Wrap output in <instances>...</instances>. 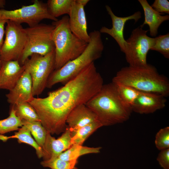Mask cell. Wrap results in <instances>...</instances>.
Returning <instances> with one entry per match:
<instances>
[{
  "label": "cell",
  "mask_w": 169,
  "mask_h": 169,
  "mask_svg": "<svg viewBox=\"0 0 169 169\" xmlns=\"http://www.w3.org/2000/svg\"><path fill=\"white\" fill-rule=\"evenodd\" d=\"M103 80L93 62L76 77L44 98L34 97L28 103L42 125L51 134H59L67 128V118L76 106L85 104L101 88Z\"/></svg>",
  "instance_id": "cell-1"
},
{
  "label": "cell",
  "mask_w": 169,
  "mask_h": 169,
  "mask_svg": "<svg viewBox=\"0 0 169 169\" xmlns=\"http://www.w3.org/2000/svg\"><path fill=\"white\" fill-rule=\"evenodd\" d=\"M85 105L95 114L103 126L123 123L129 119L132 112L112 82L104 84Z\"/></svg>",
  "instance_id": "cell-2"
},
{
  "label": "cell",
  "mask_w": 169,
  "mask_h": 169,
  "mask_svg": "<svg viewBox=\"0 0 169 169\" xmlns=\"http://www.w3.org/2000/svg\"><path fill=\"white\" fill-rule=\"evenodd\" d=\"M112 82L132 87L139 91L152 93L165 97L169 95V81L160 74L155 67L129 66L123 67L113 78Z\"/></svg>",
  "instance_id": "cell-3"
},
{
  "label": "cell",
  "mask_w": 169,
  "mask_h": 169,
  "mask_svg": "<svg viewBox=\"0 0 169 169\" xmlns=\"http://www.w3.org/2000/svg\"><path fill=\"white\" fill-rule=\"evenodd\" d=\"M101 33L94 30L89 33L90 39L87 47L79 56L54 70L48 79L46 87L51 88L56 84H64L76 77L84 68L101 56L104 46Z\"/></svg>",
  "instance_id": "cell-4"
},
{
  "label": "cell",
  "mask_w": 169,
  "mask_h": 169,
  "mask_svg": "<svg viewBox=\"0 0 169 169\" xmlns=\"http://www.w3.org/2000/svg\"><path fill=\"white\" fill-rule=\"evenodd\" d=\"M52 24L54 27L52 38L55 47L54 70H56L79 56L88 43L72 33L69 27V16H63Z\"/></svg>",
  "instance_id": "cell-5"
},
{
  "label": "cell",
  "mask_w": 169,
  "mask_h": 169,
  "mask_svg": "<svg viewBox=\"0 0 169 169\" xmlns=\"http://www.w3.org/2000/svg\"><path fill=\"white\" fill-rule=\"evenodd\" d=\"M53 24L38 23L24 28L26 43L19 62L23 65L33 54L45 55L55 49L52 35L54 28Z\"/></svg>",
  "instance_id": "cell-6"
},
{
  "label": "cell",
  "mask_w": 169,
  "mask_h": 169,
  "mask_svg": "<svg viewBox=\"0 0 169 169\" xmlns=\"http://www.w3.org/2000/svg\"><path fill=\"white\" fill-rule=\"evenodd\" d=\"M55 64L54 50L44 56L33 54L25 62L24 65L32 80L33 96L40 95L46 87L49 78L55 69Z\"/></svg>",
  "instance_id": "cell-7"
},
{
  "label": "cell",
  "mask_w": 169,
  "mask_h": 169,
  "mask_svg": "<svg viewBox=\"0 0 169 169\" xmlns=\"http://www.w3.org/2000/svg\"><path fill=\"white\" fill-rule=\"evenodd\" d=\"M44 19L53 22L58 20L50 14L47 4L38 0H34L31 5L13 10L0 9V20H10L20 24L25 23L29 27L39 23Z\"/></svg>",
  "instance_id": "cell-8"
},
{
  "label": "cell",
  "mask_w": 169,
  "mask_h": 169,
  "mask_svg": "<svg viewBox=\"0 0 169 169\" xmlns=\"http://www.w3.org/2000/svg\"><path fill=\"white\" fill-rule=\"evenodd\" d=\"M148 31L140 26L134 29L126 40L127 46L124 53L129 66H143L147 64V55L155 43V38L147 35Z\"/></svg>",
  "instance_id": "cell-9"
},
{
  "label": "cell",
  "mask_w": 169,
  "mask_h": 169,
  "mask_svg": "<svg viewBox=\"0 0 169 169\" xmlns=\"http://www.w3.org/2000/svg\"><path fill=\"white\" fill-rule=\"evenodd\" d=\"M5 29V38L0 49L2 61H18L25 48L26 36L21 24L8 20Z\"/></svg>",
  "instance_id": "cell-10"
},
{
  "label": "cell",
  "mask_w": 169,
  "mask_h": 169,
  "mask_svg": "<svg viewBox=\"0 0 169 169\" xmlns=\"http://www.w3.org/2000/svg\"><path fill=\"white\" fill-rule=\"evenodd\" d=\"M105 8L111 17L112 27L109 28L105 26L102 27L99 31L101 33L107 34L111 36L118 44L121 51L124 53L127 46V43L124 36L125 24L128 21L130 20H134L135 23L137 22L141 17V13L138 11L128 16L120 17L114 14L109 6L106 5Z\"/></svg>",
  "instance_id": "cell-11"
},
{
  "label": "cell",
  "mask_w": 169,
  "mask_h": 169,
  "mask_svg": "<svg viewBox=\"0 0 169 169\" xmlns=\"http://www.w3.org/2000/svg\"><path fill=\"white\" fill-rule=\"evenodd\" d=\"M32 87L31 75L26 68L14 87L6 95L8 102L12 105L21 102H29L34 97Z\"/></svg>",
  "instance_id": "cell-12"
},
{
  "label": "cell",
  "mask_w": 169,
  "mask_h": 169,
  "mask_svg": "<svg viewBox=\"0 0 169 169\" xmlns=\"http://www.w3.org/2000/svg\"><path fill=\"white\" fill-rule=\"evenodd\" d=\"M166 99L156 94L141 92L131 108L132 111L140 114H149L164 108Z\"/></svg>",
  "instance_id": "cell-13"
},
{
  "label": "cell",
  "mask_w": 169,
  "mask_h": 169,
  "mask_svg": "<svg viewBox=\"0 0 169 169\" xmlns=\"http://www.w3.org/2000/svg\"><path fill=\"white\" fill-rule=\"evenodd\" d=\"M69 25L72 33L77 37L88 43L90 37L87 32V24L84 7L75 0L69 14Z\"/></svg>",
  "instance_id": "cell-14"
},
{
  "label": "cell",
  "mask_w": 169,
  "mask_h": 169,
  "mask_svg": "<svg viewBox=\"0 0 169 169\" xmlns=\"http://www.w3.org/2000/svg\"><path fill=\"white\" fill-rule=\"evenodd\" d=\"M71 139V132L68 127L57 139L47 132L43 149L44 160L57 157L64 151L69 148L72 145Z\"/></svg>",
  "instance_id": "cell-15"
},
{
  "label": "cell",
  "mask_w": 169,
  "mask_h": 169,
  "mask_svg": "<svg viewBox=\"0 0 169 169\" xmlns=\"http://www.w3.org/2000/svg\"><path fill=\"white\" fill-rule=\"evenodd\" d=\"M26 68L18 61H2L0 70V89L12 90Z\"/></svg>",
  "instance_id": "cell-16"
},
{
  "label": "cell",
  "mask_w": 169,
  "mask_h": 169,
  "mask_svg": "<svg viewBox=\"0 0 169 169\" xmlns=\"http://www.w3.org/2000/svg\"><path fill=\"white\" fill-rule=\"evenodd\" d=\"M97 120H99L95 114L85 104H82L72 110L67 118L66 123L72 132Z\"/></svg>",
  "instance_id": "cell-17"
},
{
  "label": "cell",
  "mask_w": 169,
  "mask_h": 169,
  "mask_svg": "<svg viewBox=\"0 0 169 169\" xmlns=\"http://www.w3.org/2000/svg\"><path fill=\"white\" fill-rule=\"evenodd\" d=\"M138 1L143 8L145 17L144 23L140 27L143 28L145 25H147L149 28L150 35L156 37L159 27L163 22L169 19V16L161 15L155 11L146 0Z\"/></svg>",
  "instance_id": "cell-18"
},
{
  "label": "cell",
  "mask_w": 169,
  "mask_h": 169,
  "mask_svg": "<svg viewBox=\"0 0 169 169\" xmlns=\"http://www.w3.org/2000/svg\"><path fill=\"white\" fill-rule=\"evenodd\" d=\"M101 147H90L82 145H73L68 149L61 153L58 157L65 161L77 160L80 156L89 153L100 152Z\"/></svg>",
  "instance_id": "cell-19"
},
{
  "label": "cell",
  "mask_w": 169,
  "mask_h": 169,
  "mask_svg": "<svg viewBox=\"0 0 169 169\" xmlns=\"http://www.w3.org/2000/svg\"><path fill=\"white\" fill-rule=\"evenodd\" d=\"M103 126L99 120H97L86 125L71 132L72 145H82L84 142L93 133Z\"/></svg>",
  "instance_id": "cell-20"
},
{
  "label": "cell",
  "mask_w": 169,
  "mask_h": 169,
  "mask_svg": "<svg viewBox=\"0 0 169 169\" xmlns=\"http://www.w3.org/2000/svg\"><path fill=\"white\" fill-rule=\"evenodd\" d=\"M75 0H49L46 3L50 14L57 18L64 14H69Z\"/></svg>",
  "instance_id": "cell-21"
},
{
  "label": "cell",
  "mask_w": 169,
  "mask_h": 169,
  "mask_svg": "<svg viewBox=\"0 0 169 169\" xmlns=\"http://www.w3.org/2000/svg\"><path fill=\"white\" fill-rule=\"evenodd\" d=\"M22 120L23 125L25 126L30 131L35 141L43 150L47 132L40 121L24 120Z\"/></svg>",
  "instance_id": "cell-22"
},
{
  "label": "cell",
  "mask_w": 169,
  "mask_h": 169,
  "mask_svg": "<svg viewBox=\"0 0 169 169\" xmlns=\"http://www.w3.org/2000/svg\"><path fill=\"white\" fill-rule=\"evenodd\" d=\"M11 136V138H17L19 143H25L31 146L36 150L38 157H43L44 153L42 148L32 137L30 131L25 126L23 125L14 135Z\"/></svg>",
  "instance_id": "cell-23"
},
{
  "label": "cell",
  "mask_w": 169,
  "mask_h": 169,
  "mask_svg": "<svg viewBox=\"0 0 169 169\" xmlns=\"http://www.w3.org/2000/svg\"><path fill=\"white\" fill-rule=\"evenodd\" d=\"M23 125L22 120L16 114V111L12 105L9 116L7 118L0 120V135L19 130Z\"/></svg>",
  "instance_id": "cell-24"
},
{
  "label": "cell",
  "mask_w": 169,
  "mask_h": 169,
  "mask_svg": "<svg viewBox=\"0 0 169 169\" xmlns=\"http://www.w3.org/2000/svg\"><path fill=\"white\" fill-rule=\"evenodd\" d=\"M12 105L15 110L16 115L22 120L40 121L36 111L28 102H21Z\"/></svg>",
  "instance_id": "cell-25"
},
{
  "label": "cell",
  "mask_w": 169,
  "mask_h": 169,
  "mask_svg": "<svg viewBox=\"0 0 169 169\" xmlns=\"http://www.w3.org/2000/svg\"><path fill=\"white\" fill-rule=\"evenodd\" d=\"M113 83L115 85L121 99L125 103L131 108L141 92L128 86L120 84Z\"/></svg>",
  "instance_id": "cell-26"
},
{
  "label": "cell",
  "mask_w": 169,
  "mask_h": 169,
  "mask_svg": "<svg viewBox=\"0 0 169 169\" xmlns=\"http://www.w3.org/2000/svg\"><path fill=\"white\" fill-rule=\"evenodd\" d=\"M77 162V160L67 161L57 157L44 160L41 164L44 167L51 169H72L75 167Z\"/></svg>",
  "instance_id": "cell-27"
},
{
  "label": "cell",
  "mask_w": 169,
  "mask_h": 169,
  "mask_svg": "<svg viewBox=\"0 0 169 169\" xmlns=\"http://www.w3.org/2000/svg\"><path fill=\"white\" fill-rule=\"evenodd\" d=\"M151 50L159 52L166 59L169 58V33L155 38V43Z\"/></svg>",
  "instance_id": "cell-28"
},
{
  "label": "cell",
  "mask_w": 169,
  "mask_h": 169,
  "mask_svg": "<svg viewBox=\"0 0 169 169\" xmlns=\"http://www.w3.org/2000/svg\"><path fill=\"white\" fill-rule=\"evenodd\" d=\"M156 147L162 150L169 148V127L161 129L156 133L155 139Z\"/></svg>",
  "instance_id": "cell-29"
},
{
  "label": "cell",
  "mask_w": 169,
  "mask_h": 169,
  "mask_svg": "<svg viewBox=\"0 0 169 169\" xmlns=\"http://www.w3.org/2000/svg\"><path fill=\"white\" fill-rule=\"evenodd\" d=\"M151 6L161 14H169V2L167 0H155Z\"/></svg>",
  "instance_id": "cell-30"
},
{
  "label": "cell",
  "mask_w": 169,
  "mask_h": 169,
  "mask_svg": "<svg viewBox=\"0 0 169 169\" xmlns=\"http://www.w3.org/2000/svg\"><path fill=\"white\" fill-rule=\"evenodd\" d=\"M157 160L163 169H169V148L161 150Z\"/></svg>",
  "instance_id": "cell-31"
},
{
  "label": "cell",
  "mask_w": 169,
  "mask_h": 169,
  "mask_svg": "<svg viewBox=\"0 0 169 169\" xmlns=\"http://www.w3.org/2000/svg\"><path fill=\"white\" fill-rule=\"evenodd\" d=\"M8 20H0V49L4 41L3 37L5 34V25Z\"/></svg>",
  "instance_id": "cell-32"
},
{
  "label": "cell",
  "mask_w": 169,
  "mask_h": 169,
  "mask_svg": "<svg viewBox=\"0 0 169 169\" xmlns=\"http://www.w3.org/2000/svg\"><path fill=\"white\" fill-rule=\"evenodd\" d=\"M90 1L89 0H75L76 3L84 7Z\"/></svg>",
  "instance_id": "cell-33"
},
{
  "label": "cell",
  "mask_w": 169,
  "mask_h": 169,
  "mask_svg": "<svg viewBox=\"0 0 169 169\" xmlns=\"http://www.w3.org/2000/svg\"><path fill=\"white\" fill-rule=\"evenodd\" d=\"M6 1L3 0H0V8H3L5 4Z\"/></svg>",
  "instance_id": "cell-34"
},
{
  "label": "cell",
  "mask_w": 169,
  "mask_h": 169,
  "mask_svg": "<svg viewBox=\"0 0 169 169\" xmlns=\"http://www.w3.org/2000/svg\"><path fill=\"white\" fill-rule=\"evenodd\" d=\"M2 61L1 58L0 53V70L1 67Z\"/></svg>",
  "instance_id": "cell-35"
},
{
  "label": "cell",
  "mask_w": 169,
  "mask_h": 169,
  "mask_svg": "<svg viewBox=\"0 0 169 169\" xmlns=\"http://www.w3.org/2000/svg\"><path fill=\"white\" fill-rule=\"evenodd\" d=\"M72 169H78V168H76V167H74V168H73Z\"/></svg>",
  "instance_id": "cell-36"
}]
</instances>
